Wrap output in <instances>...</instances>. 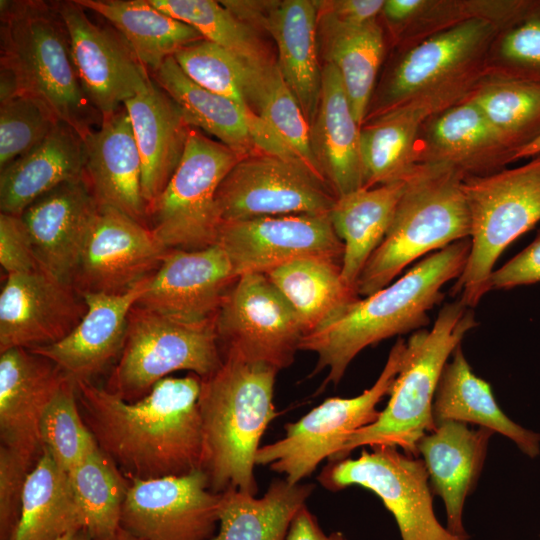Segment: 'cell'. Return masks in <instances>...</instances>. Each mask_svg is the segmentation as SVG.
I'll return each instance as SVG.
<instances>
[{
    "mask_svg": "<svg viewBox=\"0 0 540 540\" xmlns=\"http://www.w3.org/2000/svg\"><path fill=\"white\" fill-rule=\"evenodd\" d=\"M66 378L51 360L29 349L10 348L0 354L2 445L38 460L42 417Z\"/></svg>",
    "mask_w": 540,
    "mask_h": 540,
    "instance_id": "obj_24",
    "label": "cell"
},
{
    "mask_svg": "<svg viewBox=\"0 0 540 540\" xmlns=\"http://www.w3.org/2000/svg\"><path fill=\"white\" fill-rule=\"evenodd\" d=\"M81 529L85 522L68 473L42 447L27 477L20 519L9 540H55Z\"/></svg>",
    "mask_w": 540,
    "mask_h": 540,
    "instance_id": "obj_37",
    "label": "cell"
},
{
    "mask_svg": "<svg viewBox=\"0 0 540 540\" xmlns=\"http://www.w3.org/2000/svg\"><path fill=\"white\" fill-rule=\"evenodd\" d=\"M318 43L325 63L338 71L354 117L362 126L384 52L381 27L376 20L352 25L318 14Z\"/></svg>",
    "mask_w": 540,
    "mask_h": 540,
    "instance_id": "obj_34",
    "label": "cell"
},
{
    "mask_svg": "<svg viewBox=\"0 0 540 540\" xmlns=\"http://www.w3.org/2000/svg\"><path fill=\"white\" fill-rule=\"evenodd\" d=\"M235 275L267 274L302 258L340 262L343 244L329 214H295L222 222L217 243Z\"/></svg>",
    "mask_w": 540,
    "mask_h": 540,
    "instance_id": "obj_15",
    "label": "cell"
},
{
    "mask_svg": "<svg viewBox=\"0 0 540 540\" xmlns=\"http://www.w3.org/2000/svg\"><path fill=\"white\" fill-rule=\"evenodd\" d=\"M336 200L325 179L302 159L266 152L242 157L216 195L222 222L329 214Z\"/></svg>",
    "mask_w": 540,
    "mask_h": 540,
    "instance_id": "obj_12",
    "label": "cell"
},
{
    "mask_svg": "<svg viewBox=\"0 0 540 540\" xmlns=\"http://www.w3.org/2000/svg\"><path fill=\"white\" fill-rule=\"evenodd\" d=\"M266 275L295 311L305 334L360 297L343 280L340 262L332 259L302 258Z\"/></svg>",
    "mask_w": 540,
    "mask_h": 540,
    "instance_id": "obj_38",
    "label": "cell"
},
{
    "mask_svg": "<svg viewBox=\"0 0 540 540\" xmlns=\"http://www.w3.org/2000/svg\"><path fill=\"white\" fill-rule=\"evenodd\" d=\"M493 31L489 20L472 17L414 46L390 74L378 113L418 98L465 89L463 77Z\"/></svg>",
    "mask_w": 540,
    "mask_h": 540,
    "instance_id": "obj_20",
    "label": "cell"
},
{
    "mask_svg": "<svg viewBox=\"0 0 540 540\" xmlns=\"http://www.w3.org/2000/svg\"><path fill=\"white\" fill-rule=\"evenodd\" d=\"M98 210L83 176L45 193L22 213L41 270L73 284Z\"/></svg>",
    "mask_w": 540,
    "mask_h": 540,
    "instance_id": "obj_22",
    "label": "cell"
},
{
    "mask_svg": "<svg viewBox=\"0 0 540 540\" xmlns=\"http://www.w3.org/2000/svg\"><path fill=\"white\" fill-rule=\"evenodd\" d=\"M278 372L226 355L217 371L201 379L202 470L212 492L234 488L256 495L255 459L267 426L277 416L273 393Z\"/></svg>",
    "mask_w": 540,
    "mask_h": 540,
    "instance_id": "obj_3",
    "label": "cell"
},
{
    "mask_svg": "<svg viewBox=\"0 0 540 540\" xmlns=\"http://www.w3.org/2000/svg\"><path fill=\"white\" fill-rule=\"evenodd\" d=\"M432 416L435 425L444 421L475 424L506 436L530 458L540 454V434L518 425L501 410L490 384L474 374L461 344L441 373Z\"/></svg>",
    "mask_w": 540,
    "mask_h": 540,
    "instance_id": "obj_32",
    "label": "cell"
},
{
    "mask_svg": "<svg viewBox=\"0 0 540 540\" xmlns=\"http://www.w3.org/2000/svg\"><path fill=\"white\" fill-rule=\"evenodd\" d=\"M237 278L218 244L168 250L137 305L185 323L209 322Z\"/></svg>",
    "mask_w": 540,
    "mask_h": 540,
    "instance_id": "obj_21",
    "label": "cell"
},
{
    "mask_svg": "<svg viewBox=\"0 0 540 540\" xmlns=\"http://www.w3.org/2000/svg\"><path fill=\"white\" fill-rule=\"evenodd\" d=\"M94 540H144L142 538L136 537L133 534L125 531L121 527H119L113 534L110 536L101 538V539H94Z\"/></svg>",
    "mask_w": 540,
    "mask_h": 540,
    "instance_id": "obj_55",
    "label": "cell"
},
{
    "mask_svg": "<svg viewBox=\"0 0 540 540\" xmlns=\"http://www.w3.org/2000/svg\"><path fill=\"white\" fill-rule=\"evenodd\" d=\"M454 98L458 97L441 93L411 100L378 113L371 122L361 126L363 187L407 178L417 166L413 154L421 124Z\"/></svg>",
    "mask_w": 540,
    "mask_h": 540,
    "instance_id": "obj_30",
    "label": "cell"
},
{
    "mask_svg": "<svg viewBox=\"0 0 540 540\" xmlns=\"http://www.w3.org/2000/svg\"><path fill=\"white\" fill-rule=\"evenodd\" d=\"M477 325L473 309L458 299L440 309L431 329L413 332L386 407L374 423L351 434L329 462L347 458L359 447L377 445L418 457V441L435 428L432 405L444 366Z\"/></svg>",
    "mask_w": 540,
    "mask_h": 540,
    "instance_id": "obj_5",
    "label": "cell"
},
{
    "mask_svg": "<svg viewBox=\"0 0 540 540\" xmlns=\"http://www.w3.org/2000/svg\"><path fill=\"white\" fill-rule=\"evenodd\" d=\"M360 130L338 71L325 63L310 143L318 171L337 198L363 187Z\"/></svg>",
    "mask_w": 540,
    "mask_h": 540,
    "instance_id": "obj_28",
    "label": "cell"
},
{
    "mask_svg": "<svg viewBox=\"0 0 540 540\" xmlns=\"http://www.w3.org/2000/svg\"><path fill=\"white\" fill-rule=\"evenodd\" d=\"M124 107L142 161V191L148 208L178 167L191 126L177 103L152 78Z\"/></svg>",
    "mask_w": 540,
    "mask_h": 540,
    "instance_id": "obj_29",
    "label": "cell"
},
{
    "mask_svg": "<svg viewBox=\"0 0 540 540\" xmlns=\"http://www.w3.org/2000/svg\"><path fill=\"white\" fill-rule=\"evenodd\" d=\"M540 154V134L530 143L518 149L512 156V161L524 158H532Z\"/></svg>",
    "mask_w": 540,
    "mask_h": 540,
    "instance_id": "obj_54",
    "label": "cell"
},
{
    "mask_svg": "<svg viewBox=\"0 0 540 540\" xmlns=\"http://www.w3.org/2000/svg\"><path fill=\"white\" fill-rule=\"evenodd\" d=\"M76 2L116 29L149 73L180 48L204 39L195 28L157 9L149 0Z\"/></svg>",
    "mask_w": 540,
    "mask_h": 540,
    "instance_id": "obj_36",
    "label": "cell"
},
{
    "mask_svg": "<svg viewBox=\"0 0 540 540\" xmlns=\"http://www.w3.org/2000/svg\"><path fill=\"white\" fill-rule=\"evenodd\" d=\"M222 356L290 366L305 335L291 305L266 274L238 276L215 316Z\"/></svg>",
    "mask_w": 540,
    "mask_h": 540,
    "instance_id": "obj_13",
    "label": "cell"
},
{
    "mask_svg": "<svg viewBox=\"0 0 540 540\" xmlns=\"http://www.w3.org/2000/svg\"><path fill=\"white\" fill-rule=\"evenodd\" d=\"M167 251L147 225L99 206L73 285L80 293H125L152 276Z\"/></svg>",
    "mask_w": 540,
    "mask_h": 540,
    "instance_id": "obj_18",
    "label": "cell"
},
{
    "mask_svg": "<svg viewBox=\"0 0 540 540\" xmlns=\"http://www.w3.org/2000/svg\"><path fill=\"white\" fill-rule=\"evenodd\" d=\"M162 12L195 28L211 41L251 63L273 61L256 34L221 1L149 0Z\"/></svg>",
    "mask_w": 540,
    "mask_h": 540,
    "instance_id": "obj_42",
    "label": "cell"
},
{
    "mask_svg": "<svg viewBox=\"0 0 540 540\" xmlns=\"http://www.w3.org/2000/svg\"><path fill=\"white\" fill-rule=\"evenodd\" d=\"M86 310L73 284L40 268L7 275L0 293V353L55 344L79 324Z\"/></svg>",
    "mask_w": 540,
    "mask_h": 540,
    "instance_id": "obj_19",
    "label": "cell"
},
{
    "mask_svg": "<svg viewBox=\"0 0 540 540\" xmlns=\"http://www.w3.org/2000/svg\"><path fill=\"white\" fill-rule=\"evenodd\" d=\"M427 6L428 2L422 0H386L382 13L388 21L401 23L413 18Z\"/></svg>",
    "mask_w": 540,
    "mask_h": 540,
    "instance_id": "obj_53",
    "label": "cell"
},
{
    "mask_svg": "<svg viewBox=\"0 0 540 540\" xmlns=\"http://www.w3.org/2000/svg\"><path fill=\"white\" fill-rule=\"evenodd\" d=\"M505 76L540 84V2H528L499 42Z\"/></svg>",
    "mask_w": 540,
    "mask_h": 540,
    "instance_id": "obj_47",
    "label": "cell"
},
{
    "mask_svg": "<svg viewBox=\"0 0 540 540\" xmlns=\"http://www.w3.org/2000/svg\"><path fill=\"white\" fill-rule=\"evenodd\" d=\"M222 362L215 319L185 323L136 304L128 317L123 349L104 388L133 402L173 372L186 370L203 379Z\"/></svg>",
    "mask_w": 540,
    "mask_h": 540,
    "instance_id": "obj_8",
    "label": "cell"
},
{
    "mask_svg": "<svg viewBox=\"0 0 540 540\" xmlns=\"http://www.w3.org/2000/svg\"><path fill=\"white\" fill-rule=\"evenodd\" d=\"M318 14L337 21L361 25L376 20L384 0H314Z\"/></svg>",
    "mask_w": 540,
    "mask_h": 540,
    "instance_id": "obj_51",
    "label": "cell"
},
{
    "mask_svg": "<svg viewBox=\"0 0 540 540\" xmlns=\"http://www.w3.org/2000/svg\"><path fill=\"white\" fill-rule=\"evenodd\" d=\"M428 152L424 164L446 165L463 173L480 166L490 153L514 154L506 138L469 98L436 116L427 130ZM464 174V173H463Z\"/></svg>",
    "mask_w": 540,
    "mask_h": 540,
    "instance_id": "obj_39",
    "label": "cell"
},
{
    "mask_svg": "<svg viewBox=\"0 0 540 540\" xmlns=\"http://www.w3.org/2000/svg\"><path fill=\"white\" fill-rule=\"evenodd\" d=\"M83 419L99 449L127 478L202 469L201 378L168 376L129 402L92 382L76 384Z\"/></svg>",
    "mask_w": 540,
    "mask_h": 540,
    "instance_id": "obj_1",
    "label": "cell"
},
{
    "mask_svg": "<svg viewBox=\"0 0 540 540\" xmlns=\"http://www.w3.org/2000/svg\"><path fill=\"white\" fill-rule=\"evenodd\" d=\"M0 264L7 275L39 269L30 235L19 215L0 213Z\"/></svg>",
    "mask_w": 540,
    "mask_h": 540,
    "instance_id": "obj_49",
    "label": "cell"
},
{
    "mask_svg": "<svg viewBox=\"0 0 540 540\" xmlns=\"http://www.w3.org/2000/svg\"><path fill=\"white\" fill-rule=\"evenodd\" d=\"M120 527L144 540H211L217 533L221 493L207 474L129 478Z\"/></svg>",
    "mask_w": 540,
    "mask_h": 540,
    "instance_id": "obj_14",
    "label": "cell"
},
{
    "mask_svg": "<svg viewBox=\"0 0 540 540\" xmlns=\"http://www.w3.org/2000/svg\"><path fill=\"white\" fill-rule=\"evenodd\" d=\"M244 91L250 111L261 118L292 153L319 173L311 149L310 126L276 61L250 63Z\"/></svg>",
    "mask_w": 540,
    "mask_h": 540,
    "instance_id": "obj_40",
    "label": "cell"
},
{
    "mask_svg": "<svg viewBox=\"0 0 540 540\" xmlns=\"http://www.w3.org/2000/svg\"><path fill=\"white\" fill-rule=\"evenodd\" d=\"M0 172V210L21 216L45 193L83 177V139L60 122L42 142Z\"/></svg>",
    "mask_w": 540,
    "mask_h": 540,
    "instance_id": "obj_31",
    "label": "cell"
},
{
    "mask_svg": "<svg viewBox=\"0 0 540 540\" xmlns=\"http://www.w3.org/2000/svg\"><path fill=\"white\" fill-rule=\"evenodd\" d=\"M78 403L76 384L66 378L40 423L42 447L66 472L98 448Z\"/></svg>",
    "mask_w": 540,
    "mask_h": 540,
    "instance_id": "obj_44",
    "label": "cell"
},
{
    "mask_svg": "<svg viewBox=\"0 0 540 540\" xmlns=\"http://www.w3.org/2000/svg\"><path fill=\"white\" fill-rule=\"evenodd\" d=\"M150 278L122 294L80 293L87 310L79 324L61 341L31 351L51 360L75 384L92 382L119 357L129 314Z\"/></svg>",
    "mask_w": 540,
    "mask_h": 540,
    "instance_id": "obj_23",
    "label": "cell"
},
{
    "mask_svg": "<svg viewBox=\"0 0 540 540\" xmlns=\"http://www.w3.org/2000/svg\"><path fill=\"white\" fill-rule=\"evenodd\" d=\"M173 57L192 81L230 99L250 117L261 119L250 111L245 99V82L251 62L206 39L180 48Z\"/></svg>",
    "mask_w": 540,
    "mask_h": 540,
    "instance_id": "obj_45",
    "label": "cell"
},
{
    "mask_svg": "<svg viewBox=\"0 0 540 540\" xmlns=\"http://www.w3.org/2000/svg\"><path fill=\"white\" fill-rule=\"evenodd\" d=\"M55 540H93L87 530L81 529L69 532Z\"/></svg>",
    "mask_w": 540,
    "mask_h": 540,
    "instance_id": "obj_56",
    "label": "cell"
},
{
    "mask_svg": "<svg viewBox=\"0 0 540 540\" xmlns=\"http://www.w3.org/2000/svg\"><path fill=\"white\" fill-rule=\"evenodd\" d=\"M223 4L274 40L276 64L309 124L318 111L322 67L318 59V11L314 0L236 1Z\"/></svg>",
    "mask_w": 540,
    "mask_h": 540,
    "instance_id": "obj_17",
    "label": "cell"
},
{
    "mask_svg": "<svg viewBox=\"0 0 540 540\" xmlns=\"http://www.w3.org/2000/svg\"><path fill=\"white\" fill-rule=\"evenodd\" d=\"M67 473L92 539L113 534L120 527L130 479L99 447Z\"/></svg>",
    "mask_w": 540,
    "mask_h": 540,
    "instance_id": "obj_41",
    "label": "cell"
},
{
    "mask_svg": "<svg viewBox=\"0 0 540 540\" xmlns=\"http://www.w3.org/2000/svg\"><path fill=\"white\" fill-rule=\"evenodd\" d=\"M356 458L330 462L320 475L326 489L360 486L376 494L393 515L402 540H469L451 533L436 518L423 460L397 447L377 445Z\"/></svg>",
    "mask_w": 540,
    "mask_h": 540,
    "instance_id": "obj_11",
    "label": "cell"
},
{
    "mask_svg": "<svg viewBox=\"0 0 540 540\" xmlns=\"http://www.w3.org/2000/svg\"><path fill=\"white\" fill-rule=\"evenodd\" d=\"M464 177L450 166L417 165L384 239L358 279L359 296L366 297L386 287L421 257L469 238Z\"/></svg>",
    "mask_w": 540,
    "mask_h": 540,
    "instance_id": "obj_6",
    "label": "cell"
},
{
    "mask_svg": "<svg viewBox=\"0 0 540 540\" xmlns=\"http://www.w3.org/2000/svg\"><path fill=\"white\" fill-rule=\"evenodd\" d=\"M150 76L177 103L191 127L214 136L242 157L258 152L296 156L263 120L192 81L173 56Z\"/></svg>",
    "mask_w": 540,
    "mask_h": 540,
    "instance_id": "obj_25",
    "label": "cell"
},
{
    "mask_svg": "<svg viewBox=\"0 0 540 540\" xmlns=\"http://www.w3.org/2000/svg\"><path fill=\"white\" fill-rule=\"evenodd\" d=\"M83 176L99 206L147 224L142 161L130 117L123 106L84 140Z\"/></svg>",
    "mask_w": 540,
    "mask_h": 540,
    "instance_id": "obj_27",
    "label": "cell"
},
{
    "mask_svg": "<svg viewBox=\"0 0 540 540\" xmlns=\"http://www.w3.org/2000/svg\"><path fill=\"white\" fill-rule=\"evenodd\" d=\"M286 540H348L342 532L326 534L306 505L295 515Z\"/></svg>",
    "mask_w": 540,
    "mask_h": 540,
    "instance_id": "obj_52",
    "label": "cell"
},
{
    "mask_svg": "<svg viewBox=\"0 0 540 540\" xmlns=\"http://www.w3.org/2000/svg\"><path fill=\"white\" fill-rule=\"evenodd\" d=\"M241 158L191 127L178 167L147 208L148 227L160 244L167 250H198L217 243L222 224L217 191Z\"/></svg>",
    "mask_w": 540,
    "mask_h": 540,
    "instance_id": "obj_9",
    "label": "cell"
},
{
    "mask_svg": "<svg viewBox=\"0 0 540 540\" xmlns=\"http://www.w3.org/2000/svg\"><path fill=\"white\" fill-rule=\"evenodd\" d=\"M314 489L275 479L261 498L234 488L221 493L218 530L211 540H286L290 525Z\"/></svg>",
    "mask_w": 540,
    "mask_h": 540,
    "instance_id": "obj_35",
    "label": "cell"
},
{
    "mask_svg": "<svg viewBox=\"0 0 540 540\" xmlns=\"http://www.w3.org/2000/svg\"><path fill=\"white\" fill-rule=\"evenodd\" d=\"M0 68L13 76L18 95L42 102L83 140L101 125L80 83L55 1H0Z\"/></svg>",
    "mask_w": 540,
    "mask_h": 540,
    "instance_id": "obj_4",
    "label": "cell"
},
{
    "mask_svg": "<svg viewBox=\"0 0 540 540\" xmlns=\"http://www.w3.org/2000/svg\"><path fill=\"white\" fill-rule=\"evenodd\" d=\"M493 434L484 427L470 428L463 422L444 421L417 443L430 489L443 500L447 529L459 537L469 538L463 523L464 505L477 485Z\"/></svg>",
    "mask_w": 540,
    "mask_h": 540,
    "instance_id": "obj_26",
    "label": "cell"
},
{
    "mask_svg": "<svg viewBox=\"0 0 540 540\" xmlns=\"http://www.w3.org/2000/svg\"><path fill=\"white\" fill-rule=\"evenodd\" d=\"M470 218V251L452 292L474 308L490 288L495 263L540 222V154L526 164L463 179Z\"/></svg>",
    "mask_w": 540,
    "mask_h": 540,
    "instance_id": "obj_7",
    "label": "cell"
},
{
    "mask_svg": "<svg viewBox=\"0 0 540 540\" xmlns=\"http://www.w3.org/2000/svg\"><path fill=\"white\" fill-rule=\"evenodd\" d=\"M514 153L540 134V84L500 77L470 97Z\"/></svg>",
    "mask_w": 540,
    "mask_h": 540,
    "instance_id": "obj_43",
    "label": "cell"
},
{
    "mask_svg": "<svg viewBox=\"0 0 540 540\" xmlns=\"http://www.w3.org/2000/svg\"><path fill=\"white\" fill-rule=\"evenodd\" d=\"M469 251L467 238L424 257L386 287L359 297L305 334L300 350L317 355L314 373L327 368L325 384H337L366 347L427 325L428 313L444 298V285L462 273Z\"/></svg>",
    "mask_w": 540,
    "mask_h": 540,
    "instance_id": "obj_2",
    "label": "cell"
},
{
    "mask_svg": "<svg viewBox=\"0 0 540 540\" xmlns=\"http://www.w3.org/2000/svg\"><path fill=\"white\" fill-rule=\"evenodd\" d=\"M405 349L406 341L400 338L391 348L375 383L360 395L328 398L298 421L288 423L284 437L259 448L256 465L268 466L283 474L289 483L298 484L324 459L330 461L351 434L378 419L377 405L389 395Z\"/></svg>",
    "mask_w": 540,
    "mask_h": 540,
    "instance_id": "obj_10",
    "label": "cell"
},
{
    "mask_svg": "<svg viewBox=\"0 0 540 540\" xmlns=\"http://www.w3.org/2000/svg\"><path fill=\"white\" fill-rule=\"evenodd\" d=\"M540 282V230L535 239L517 255L493 271L491 290H508Z\"/></svg>",
    "mask_w": 540,
    "mask_h": 540,
    "instance_id": "obj_50",
    "label": "cell"
},
{
    "mask_svg": "<svg viewBox=\"0 0 540 540\" xmlns=\"http://www.w3.org/2000/svg\"><path fill=\"white\" fill-rule=\"evenodd\" d=\"M412 173L392 183L362 187L338 197L331 209L332 226L343 244L341 275L351 288L356 290L366 263L384 239Z\"/></svg>",
    "mask_w": 540,
    "mask_h": 540,
    "instance_id": "obj_33",
    "label": "cell"
},
{
    "mask_svg": "<svg viewBox=\"0 0 540 540\" xmlns=\"http://www.w3.org/2000/svg\"><path fill=\"white\" fill-rule=\"evenodd\" d=\"M58 123L33 97L18 95L0 103V170L42 142Z\"/></svg>",
    "mask_w": 540,
    "mask_h": 540,
    "instance_id": "obj_46",
    "label": "cell"
},
{
    "mask_svg": "<svg viewBox=\"0 0 540 540\" xmlns=\"http://www.w3.org/2000/svg\"><path fill=\"white\" fill-rule=\"evenodd\" d=\"M36 462L0 447V540H9L20 519L27 477Z\"/></svg>",
    "mask_w": 540,
    "mask_h": 540,
    "instance_id": "obj_48",
    "label": "cell"
},
{
    "mask_svg": "<svg viewBox=\"0 0 540 540\" xmlns=\"http://www.w3.org/2000/svg\"><path fill=\"white\" fill-rule=\"evenodd\" d=\"M82 88L103 119L143 91L151 76L111 25L93 22L76 0L55 1Z\"/></svg>",
    "mask_w": 540,
    "mask_h": 540,
    "instance_id": "obj_16",
    "label": "cell"
}]
</instances>
